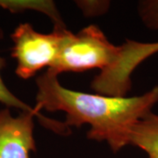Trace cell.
Returning <instances> with one entry per match:
<instances>
[{
  "instance_id": "7a4b0ae2",
  "label": "cell",
  "mask_w": 158,
  "mask_h": 158,
  "mask_svg": "<svg viewBox=\"0 0 158 158\" xmlns=\"http://www.w3.org/2000/svg\"><path fill=\"white\" fill-rule=\"evenodd\" d=\"M120 50V46L112 43L95 25L88 26L77 34L64 28L56 60L47 70L56 76L64 72H83L94 69L103 72L116 63Z\"/></svg>"
},
{
  "instance_id": "3957f363",
  "label": "cell",
  "mask_w": 158,
  "mask_h": 158,
  "mask_svg": "<svg viewBox=\"0 0 158 158\" xmlns=\"http://www.w3.org/2000/svg\"><path fill=\"white\" fill-rule=\"evenodd\" d=\"M64 28H54L50 34H42L30 23H20L14 29L11 34V56L16 61L15 74L19 78H31L42 69L53 66Z\"/></svg>"
},
{
  "instance_id": "52a82bcc",
  "label": "cell",
  "mask_w": 158,
  "mask_h": 158,
  "mask_svg": "<svg viewBox=\"0 0 158 158\" xmlns=\"http://www.w3.org/2000/svg\"><path fill=\"white\" fill-rule=\"evenodd\" d=\"M0 8L11 13L38 11L50 19L54 23V28L66 27L56 5L50 0H0Z\"/></svg>"
},
{
  "instance_id": "277c9868",
  "label": "cell",
  "mask_w": 158,
  "mask_h": 158,
  "mask_svg": "<svg viewBox=\"0 0 158 158\" xmlns=\"http://www.w3.org/2000/svg\"><path fill=\"white\" fill-rule=\"evenodd\" d=\"M36 114L20 112L12 115L11 109H0V158H30L36 150L34 118Z\"/></svg>"
},
{
  "instance_id": "6da1fadb",
  "label": "cell",
  "mask_w": 158,
  "mask_h": 158,
  "mask_svg": "<svg viewBox=\"0 0 158 158\" xmlns=\"http://www.w3.org/2000/svg\"><path fill=\"white\" fill-rule=\"evenodd\" d=\"M35 106L40 110L65 113V126L88 125L87 138L106 141L114 153L129 145L135 124L158 103V85L141 95L114 97L81 92L64 87L58 76L46 70L36 78Z\"/></svg>"
},
{
  "instance_id": "ba28073f",
  "label": "cell",
  "mask_w": 158,
  "mask_h": 158,
  "mask_svg": "<svg viewBox=\"0 0 158 158\" xmlns=\"http://www.w3.org/2000/svg\"><path fill=\"white\" fill-rule=\"evenodd\" d=\"M137 13L148 29L158 32V0H141L137 4Z\"/></svg>"
},
{
  "instance_id": "8992f818",
  "label": "cell",
  "mask_w": 158,
  "mask_h": 158,
  "mask_svg": "<svg viewBox=\"0 0 158 158\" xmlns=\"http://www.w3.org/2000/svg\"><path fill=\"white\" fill-rule=\"evenodd\" d=\"M129 145L141 148L148 158H158V113H149L131 131Z\"/></svg>"
},
{
  "instance_id": "5b68a950",
  "label": "cell",
  "mask_w": 158,
  "mask_h": 158,
  "mask_svg": "<svg viewBox=\"0 0 158 158\" xmlns=\"http://www.w3.org/2000/svg\"><path fill=\"white\" fill-rule=\"evenodd\" d=\"M4 38V31L0 27V40ZM6 66V60L0 56V103L3 104L6 107L15 108L19 110L20 112H29L33 113L37 115L40 124H41L47 129L51 130L54 133L58 134L60 135H69L70 134V130L68 128L63 121H59L54 118H48L45 115H43L39 107L36 106H31L26 102L19 98L15 96L11 90L8 89V87L5 84V81L2 77L1 72Z\"/></svg>"
},
{
  "instance_id": "30bf717a",
  "label": "cell",
  "mask_w": 158,
  "mask_h": 158,
  "mask_svg": "<svg viewBox=\"0 0 158 158\" xmlns=\"http://www.w3.org/2000/svg\"><path fill=\"white\" fill-rule=\"evenodd\" d=\"M145 50L148 57L158 53V41L157 42H146Z\"/></svg>"
},
{
  "instance_id": "9c48e42d",
  "label": "cell",
  "mask_w": 158,
  "mask_h": 158,
  "mask_svg": "<svg viewBox=\"0 0 158 158\" xmlns=\"http://www.w3.org/2000/svg\"><path fill=\"white\" fill-rule=\"evenodd\" d=\"M75 4L85 18L100 17L111 7V2L107 0H77Z\"/></svg>"
}]
</instances>
